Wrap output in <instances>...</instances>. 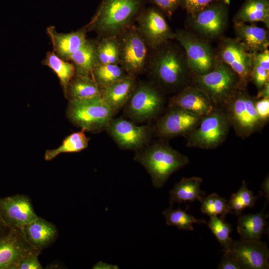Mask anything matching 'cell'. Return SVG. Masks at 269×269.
<instances>
[{"label": "cell", "mask_w": 269, "mask_h": 269, "mask_svg": "<svg viewBox=\"0 0 269 269\" xmlns=\"http://www.w3.org/2000/svg\"><path fill=\"white\" fill-rule=\"evenodd\" d=\"M171 40L150 50L147 67L158 88L180 91L190 84L192 73L183 48Z\"/></svg>", "instance_id": "6da1fadb"}, {"label": "cell", "mask_w": 269, "mask_h": 269, "mask_svg": "<svg viewBox=\"0 0 269 269\" xmlns=\"http://www.w3.org/2000/svg\"><path fill=\"white\" fill-rule=\"evenodd\" d=\"M144 0H102L91 21L85 26L100 37L117 36L133 24L142 9Z\"/></svg>", "instance_id": "7a4b0ae2"}, {"label": "cell", "mask_w": 269, "mask_h": 269, "mask_svg": "<svg viewBox=\"0 0 269 269\" xmlns=\"http://www.w3.org/2000/svg\"><path fill=\"white\" fill-rule=\"evenodd\" d=\"M134 159L145 167L155 188L161 187L172 174L189 162L188 156L162 142L147 147Z\"/></svg>", "instance_id": "3957f363"}, {"label": "cell", "mask_w": 269, "mask_h": 269, "mask_svg": "<svg viewBox=\"0 0 269 269\" xmlns=\"http://www.w3.org/2000/svg\"><path fill=\"white\" fill-rule=\"evenodd\" d=\"M114 114L100 96L70 101L66 111V117L71 123L92 133L106 130Z\"/></svg>", "instance_id": "277c9868"}, {"label": "cell", "mask_w": 269, "mask_h": 269, "mask_svg": "<svg viewBox=\"0 0 269 269\" xmlns=\"http://www.w3.org/2000/svg\"><path fill=\"white\" fill-rule=\"evenodd\" d=\"M190 84L204 91L215 107L221 108L240 89L238 75L218 59L211 71L203 75L192 74Z\"/></svg>", "instance_id": "5b68a950"}, {"label": "cell", "mask_w": 269, "mask_h": 269, "mask_svg": "<svg viewBox=\"0 0 269 269\" xmlns=\"http://www.w3.org/2000/svg\"><path fill=\"white\" fill-rule=\"evenodd\" d=\"M256 97L247 89H239L222 108L236 134L243 139L260 131L265 125L255 108Z\"/></svg>", "instance_id": "8992f818"}, {"label": "cell", "mask_w": 269, "mask_h": 269, "mask_svg": "<svg viewBox=\"0 0 269 269\" xmlns=\"http://www.w3.org/2000/svg\"><path fill=\"white\" fill-rule=\"evenodd\" d=\"M117 36L119 64L128 75L135 77L146 68L150 49L133 24Z\"/></svg>", "instance_id": "52a82bcc"}, {"label": "cell", "mask_w": 269, "mask_h": 269, "mask_svg": "<svg viewBox=\"0 0 269 269\" xmlns=\"http://www.w3.org/2000/svg\"><path fill=\"white\" fill-rule=\"evenodd\" d=\"M230 127L223 109L216 107L210 113L202 117L198 126L185 136L187 146L214 149L225 140Z\"/></svg>", "instance_id": "ba28073f"}, {"label": "cell", "mask_w": 269, "mask_h": 269, "mask_svg": "<svg viewBox=\"0 0 269 269\" xmlns=\"http://www.w3.org/2000/svg\"><path fill=\"white\" fill-rule=\"evenodd\" d=\"M174 39L183 48L189 69L193 75H203L211 71L218 59L215 50L206 40L192 31L179 29Z\"/></svg>", "instance_id": "9c48e42d"}, {"label": "cell", "mask_w": 269, "mask_h": 269, "mask_svg": "<svg viewBox=\"0 0 269 269\" xmlns=\"http://www.w3.org/2000/svg\"><path fill=\"white\" fill-rule=\"evenodd\" d=\"M228 4L223 1H214L188 15L187 23L190 31L209 41L220 38L228 23Z\"/></svg>", "instance_id": "30bf717a"}, {"label": "cell", "mask_w": 269, "mask_h": 269, "mask_svg": "<svg viewBox=\"0 0 269 269\" xmlns=\"http://www.w3.org/2000/svg\"><path fill=\"white\" fill-rule=\"evenodd\" d=\"M215 53L217 59L238 75L240 88L247 89L250 82L253 53L236 38L221 36Z\"/></svg>", "instance_id": "8fae6325"}, {"label": "cell", "mask_w": 269, "mask_h": 269, "mask_svg": "<svg viewBox=\"0 0 269 269\" xmlns=\"http://www.w3.org/2000/svg\"><path fill=\"white\" fill-rule=\"evenodd\" d=\"M163 98L154 84L142 83L135 87L126 104V113L134 121L143 122L155 118L160 112Z\"/></svg>", "instance_id": "7c38bea8"}, {"label": "cell", "mask_w": 269, "mask_h": 269, "mask_svg": "<svg viewBox=\"0 0 269 269\" xmlns=\"http://www.w3.org/2000/svg\"><path fill=\"white\" fill-rule=\"evenodd\" d=\"M135 21L138 31L150 50L174 39V32L164 16L154 8L142 9Z\"/></svg>", "instance_id": "4fadbf2b"}, {"label": "cell", "mask_w": 269, "mask_h": 269, "mask_svg": "<svg viewBox=\"0 0 269 269\" xmlns=\"http://www.w3.org/2000/svg\"><path fill=\"white\" fill-rule=\"evenodd\" d=\"M201 118L181 108L169 106L157 121L155 132L158 136L164 138L185 136L198 126Z\"/></svg>", "instance_id": "5bb4252c"}, {"label": "cell", "mask_w": 269, "mask_h": 269, "mask_svg": "<svg viewBox=\"0 0 269 269\" xmlns=\"http://www.w3.org/2000/svg\"><path fill=\"white\" fill-rule=\"evenodd\" d=\"M0 215L7 228L20 230L38 217L28 197L19 194L0 198Z\"/></svg>", "instance_id": "9a60e30c"}, {"label": "cell", "mask_w": 269, "mask_h": 269, "mask_svg": "<svg viewBox=\"0 0 269 269\" xmlns=\"http://www.w3.org/2000/svg\"><path fill=\"white\" fill-rule=\"evenodd\" d=\"M106 130L118 145L126 149L140 148L150 138L148 126H137L121 118L112 119Z\"/></svg>", "instance_id": "2e32d148"}, {"label": "cell", "mask_w": 269, "mask_h": 269, "mask_svg": "<svg viewBox=\"0 0 269 269\" xmlns=\"http://www.w3.org/2000/svg\"><path fill=\"white\" fill-rule=\"evenodd\" d=\"M37 250L28 243L21 230L9 228L0 236V269H17L24 258Z\"/></svg>", "instance_id": "e0dca14e"}, {"label": "cell", "mask_w": 269, "mask_h": 269, "mask_svg": "<svg viewBox=\"0 0 269 269\" xmlns=\"http://www.w3.org/2000/svg\"><path fill=\"white\" fill-rule=\"evenodd\" d=\"M242 269H269V251L261 240L233 241L229 250Z\"/></svg>", "instance_id": "ac0fdd59"}, {"label": "cell", "mask_w": 269, "mask_h": 269, "mask_svg": "<svg viewBox=\"0 0 269 269\" xmlns=\"http://www.w3.org/2000/svg\"><path fill=\"white\" fill-rule=\"evenodd\" d=\"M169 104L201 118L208 115L216 107L204 91L191 84L173 96Z\"/></svg>", "instance_id": "d6986e66"}, {"label": "cell", "mask_w": 269, "mask_h": 269, "mask_svg": "<svg viewBox=\"0 0 269 269\" xmlns=\"http://www.w3.org/2000/svg\"><path fill=\"white\" fill-rule=\"evenodd\" d=\"M87 31L85 27L69 33L57 31L55 26H49L46 33L51 42L53 51L61 58L69 61L70 56L87 41Z\"/></svg>", "instance_id": "ffe728a7"}, {"label": "cell", "mask_w": 269, "mask_h": 269, "mask_svg": "<svg viewBox=\"0 0 269 269\" xmlns=\"http://www.w3.org/2000/svg\"><path fill=\"white\" fill-rule=\"evenodd\" d=\"M135 77L127 75L101 89L102 100L115 113L126 106L136 86Z\"/></svg>", "instance_id": "44dd1931"}, {"label": "cell", "mask_w": 269, "mask_h": 269, "mask_svg": "<svg viewBox=\"0 0 269 269\" xmlns=\"http://www.w3.org/2000/svg\"><path fill=\"white\" fill-rule=\"evenodd\" d=\"M21 230L28 243L40 251L52 243L57 234L53 224L38 216Z\"/></svg>", "instance_id": "7402d4cb"}, {"label": "cell", "mask_w": 269, "mask_h": 269, "mask_svg": "<svg viewBox=\"0 0 269 269\" xmlns=\"http://www.w3.org/2000/svg\"><path fill=\"white\" fill-rule=\"evenodd\" d=\"M236 38L252 53H255L267 49L269 45L268 29L254 24L234 22Z\"/></svg>", "instance_id": "603a6c76"}, {"label": "cell", "mask_w": 269, "mask_h": 269, "mask_svg": "<svg viewBox=\"0 0 269 269\" xmlns=\"http://www.w3.org/2000/svg\"><path fill=\"white\" fill-rule=\"evenodd\" d=\"M268 215L264 210L257 214L240 215L238 219L237 232L240 240H260L267 232Z\"/></svg>", "instance_id": "cb8c5ba5"}, {"label": "cell", "mask_w": 269, "mask_h": 269, "mask_svg": "<svg viewBox=\"0 0 269 269\" xmlns=\"http://www.w3.org/2000/svg\"><path fill=\"white\" fill-rule=\"evenodd\" d=\"M202 182L200 177L182 178L169 191L171 207L175 203L180 204L182 202H194L205 196L206 192L200 189Z\"/></svg>", "instance_id": "d4e9b609"}, {"label": "cell", "mask_w": 269, "mask_h": 269, "mask_svg": "<svg viewBox=\"0 0 269 269\" xmlns=\"http://www.w3.org/2000/svg\"><path fill=\"white\" fill-rule=\"evenodd\" d=\"M233 22H261L269 29V0H246L234 16Z\"/></svg>", "instance_id": "484cf974"}, {"label": "cell", "mask_w": 269, "mask_h": 269, "mask_svg": "<svg viewBox=\"0 0 269 269\" xmlns=\"http://www.w3.org/2000/svg\"><path fill=\"white\" fill-rule=\"evenodd\" d=\"M101 89L91 76L75 75L64 95L69 101L85 99L100 96Z\"/></svg>", "instance_id": "4316f807"}, {"label": "cell", "mask_w": 269, "mask_h": 269, "mask_svg": "<svg viewBox=\"0 0 269 269\" xmlns=\"http://www.w3.org/2000/svg\"><path fill=\"white\" fill-rule=\"evenodd\" d=\"M69 61L74 65L76 74L91 76L92 71L98 64L95 41L87 40L86 42L70 56Z\"/></svg>", "instance_id": "83f0119b"}, {"label": "cell", "mask_w": 269, "mask_h": 269, "mask_svg": "<svg viewBox=\"0 0 269 269\" xmlns=\"http://www.w3.org/2000/svg\"><path fill=\"white\" fill-rule=\"evenodd\" d=\"M68 61L61 58L53 51L47 52L42 61L43 65L49 67L55 73L59 80L63 93L76 74L74 65Z\"/></svg>", "instance_id": "f1b7e54d"}, {"label": "cell", "mask_w": 269, "mask_h": 269, "mask_svg": "<svg viewBox=\"0 0 269 269\" xmlns=\"http://www.w3.org/2000/svg\"><path fill=\"white\" fill-rule=\"evenodd\" d=\"M84 132L81 130V131L73 133L65 137L58 147L46 150L45 159L50 161L61 153L77 152L86 148L88 146L89 138Z\"/></svg>", "instance_id": "f546056e"}, {"label": "cell", "mask_w": 269, "mask_h": 269, "mask_svg": "<svg viewBox=\"0 0 269 269\" xmlns=\"http://www.w3.org/2000/svg\"><path fill=\"white\" fill-rule=\"evenodd\" d=\"M127 75L120 64H97L91 73V76L101 88L109 86Z\"/></svg>", "instance_id": "4dcf8cb0"}, {"label": "cell", "mask_w": 269, "mask_h": 269, "mask_svg": "<svg viewBox=\"0 0 269 269\" xmlns=\"http://www.w3.org/2000/svg\"><path fill=\"white\" fill-rule=\"evenodd\" d=\"M95 49L98 64H119L117 36L100 37L95 41Z\"/></svg>", "instance_id": "1f68e13d"}, {"label": "cell", "mask_w": 269, "mask_h": 269, "mask_svg": "<svg viewBox=\"0 0 269 269\" xmlns=\"http://www.w3.org/2000/svg\"><path fill=\"white\" fill-rule=\"evenodd\" d=\"M187 207L185 210L181 209L180 207L177 209H173L171 207L165 209L162 214L165 219L166 224L174 226L180 230L192 231L194 223H207L204 219H197L188 214L186 211L189 206Z\"/></svg>", "instance_id": "d6a6232c"}, {"label": "cell", "mask_w": 269, "mask_h": 269, "mask_svg": "<svg viewBox=\"0 0 269 269\" xmlns=\"http://www.w3.org/2000/svg\"><path fill=\"white\" fill-rule=\"evenodd\" d=\"M261 195H254L253 192L249 190L247 183L242 181V184L238 191L233 193L228 201L231 213L239 216L247 208H252L257 199Z\"/></svg>", "instance_id": "836d02e7"}, {"label": "cell", "mask_w": 269, "mask_h": 269, "mask_svg": "<svg viewBox=\"0 0 269 269\" xmlns=\"http://www.w3.org/2000/svg\"><path fill=\"white\" fill-rule=\"evenodd\" d=\"M198 201L201 203L202 213L210 217L220 216L224 219L228 213H231L228 201L216 193L202 197Z\"/></svg>", "instance_id": "e575fe53"}, {"label": "cell", "mask_w": 269, "mask_h": 269, "mask_svg": "<svg viewBox=\"0 0 269 269\" xmlns=\"http://www.w3.org/2000/svg\"><path fill=\"white\" fill-rule=\"evenodd\" d=\"M207 225L223 248L222 251H228L233 241L230 237L232 231L231 225L218 216L210 217Z\"/></svg>", "instance_id": "d590c367"}, {"label": "cell", "mask_w": 269, "mask_h": 269, "mask_svg": "<svg viewBox=\"0 0 269 269\" xmlns=\"http://www.w3.org/2000/svg\"><path fill=\"white\" fill-rule=\"evenodd\" d=\"M250 80L259 91L267 82L269 81V71L253 59Z\"/></svg>", "instance_id": "8d00e7d4"}, {"label": "cell", "mask_w": 269, "mask_h": 269, "mask_svg": "<svg viewBox=\"0 0 269 269\" xmlns=\"http://www.w3.org/2000/svg\"><path fill=\"white\" fill-rule=\"evenodd\" d=\"M216 1H223L228 4H229L230 1V0H181L180 6L186 10L188 15H190Z\"/></svg>", "instance_id": "74e56055"}, {"label": "cell", "mask_w": 269, "mask_h": 269, "mask_svg": "<svg viewBox=\"0 0 269 269\" xmlns=\"http://www.w3.org/2000/svg\"><path fill=\"white\" fill-rule=\"evenodd\" d=\"M40 251H36L24 258L19 263L17 269H43L38 260Z\"/></svg>", "instance_id": "f35d334b"}, {"label": "cell", "mask_w": 269, "mask_h": 269, "mask_svg": "<svg viewBox=\"0 0 269 269\" xmlns=\"http://www.w3.org/2000/svg\"><path fill=\"white\" fill-rule=\"evenodd\" d=\"M158 6L168 17H171L180 6L181 0H149Z\"/></svg>", "instance_id": "ab89813d"}, {"label": "cell", "mask_w": 269, "mask_h": 269, "mask_svg": "<svg viewBox=\"0 0 269 269\" xmlns=\"http://www.w3.org/2000/svg\"><path fill=\"white\" fill-rule=\"evenodd\" d=\"M255 106L260 120L266 125L269 120V98L256 99Z\"/></svg>", "instance_id": "60d3db41"}, {"label": "cell", "mask_w": 269, "mask_h": 269, "mask_svg": "<svg viewBox=\"0 0 269 269\" xmlns=\"http://www.w3.org/2000/svg\"><path fill=\"white\" fill-rule=\"evenodd\" d=\"M219 269H242L241 267L229 251L224 252L222 260L218 267Z\"/></svg>", "instance_id": "b9f144b4"}, {"label": "cell", "mask_w": 269, "mask_h": 269, "mask_svg": "<svg viewBox=\"0 0 269 269\" xmlns=\"http://www.w3.org/2000/svg\"><path fill=\"white\" fill-rule=\"evenodd\" d=\"M253 59L269 71V50L268 49L253 53Z\"/></svg>", "instance_id": "7bdbcfd3"}, {"label": "cell", "mask_w": 269, "mask_h": 269, "mask_svg": "<svg viewBox=\"0 0 269 269\" xmlns=\"http://www.w3.org/2000/svg\"><path fill=\"white\" fill-rule=\"evenodd\" d=\"M256 98L257 99L269 98V81L267 82L263 87L258 91Z\"/></svg>", "instance_id": "ee69618b"}, {"label": "cell", "mask_w": 269, "mask_h": 269, "mask_svg": "<svg viewBox=\"0 0 269 269\" xmlns=\"http://www.w3.org/2000/svg\"><path fill=\"white\" fill-rule=\"evenodd\" d=\"M269 176L268 175L266 178L264 179L261 188L263 190V193L259 192L261 195L264 196L266 200L269 201Z\"/></svg>", "instance_id": "f6af8a7d"}, {"label": "cell", "mask_w": 269, "mask_h": 269, "mask_svg": "<svg viewBox=\"0 0 269 269\" xmlns=\"http://www.w3.org/2000/svg\"><path fill=\"white\" fill-rule=\"evenodd\" d=\"M5 229H8V228H7L6 226L3 223L0 215V234L2 232V231H3Z\"/></svg>", "instance_id": "bcb514c9"}]
</instances>
